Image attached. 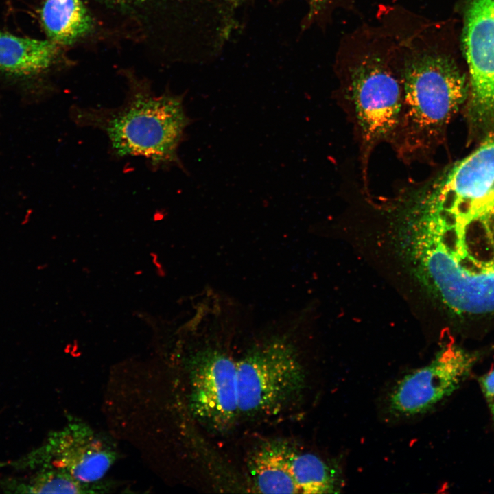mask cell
Masks as SVG:
<instances>
[{
	"instance_id": "obj_3",
	"label": "cell",
	"mask_w": 494,
	"mask_h": 494,
	"mask_svg": "<svg viewBox=\"0 0 494 494\" xmlns=\"http://www.w3.org/2000/svg\"><path fill=\"white\" fill-rule=\"evenodd\" d=\"M183 97L157 95L140 82H131L125 102L115 108L74 110L75 121L103 131L114 154L139 156L154 166L180 165L178 149L191 120Z\"/></svg>"
},
{
	"instance_id": "obj_15",
	"label": "cell",
	"mask_w": 494,
	"mask_h": 494,
	"mask_svg": "<svg viewBox=\"0 0 494 494\" xmlns=\"http://www.w3.org/2000/svg\"><path fill=\"white\" fill-rule=\"evenodd\" d=\"M24 472L28 474L1 479L0 489L17 493H102L110 489V484L104 480L85 483L54 468L41 467Z\"/></svg>"
},
{
	"instance_id": "obj_8",
	"label": "cell",
	"mask_w": 494,
	"mask_h": 494,
	"mask_svg": "<svg viewBox=\"0 0 494 494\" xmlns=\"http://www.w3.org/2000/svg\"><path fill=\"white\" fill-rule=\"evenodd\" d=\"M445 211L455 233L467 237L472 225L494 224V140L440 173Z\"/></svg>"
},
{
	"instance_id": "obj_14",
	"label": "cell",
	"mask_w": 494,
	"mask_h": 494,
	"mask_svg": "<svg viewBox=\"0 0 494 494\" xmlns=\"http://www.w3.org/2000/svg\"><path fill=\"white\" fill-rule=\"evenodd\" d=\"M44 30L58 45H71L91 33L94 21L82 0H45L40 10Z\"/></svg>"
},
{
	"instance_id": "obj_13",
	"label": "cell",
	"mask_w": 494,
	"mask_h": 494,
	"mask_svg": "<svg viewBox=\"0 0 494 494\" xmlns=\"http://www.w3.org/2000/svg\"><path fill=\"white\" fill-rule=\"evenodd\" d=\"M58 47L48 39L21 37L0 31V71L21 76L43 72L54 63Z\"/></svg>"
},
{
	"instance_id": "obj_7",
	"label": "cell",
	"mask_w": 494,
	"mask_h": 494,
	"mask_svg": "<svg viewBox=\"0 0 494 494\" xmlns=\"http://www.w3.org/2000/svg\"><path fill=\"white\" fill-rule=\"evenodd\" d=\"M118 457L115 445L87 423L71 419L60 429L49 434L37 448L9 466L23 472L37 468H54L85 483H97Z\"/></svg>"
},
{
	"instance_id": "obj_1",
	"label": "cell",
	"mask_w": 494,
	"mask_h": 494,
	"mask_svg": "<svg viewBox=\"0 0 494 494\" xmlns=\"http://www.w3.org/2000/svg\"><path fill=\"white\" fill-rule=\"evenodd\" d=\"M149 49L174 61L215 58L241 25L246 0H93Z\"/></svg>"
},
{
	"instance_id": "obj_9",
	"label": "cell",
	"mask_w": 494,
	"mask_h": 494,
	"mask_svg": "<svg viewBox=\"0 0 494 494\" xmlns=\"http://www.w3.org/2000/svg\"><path fill=\"white\" fill-rule=\"evenodd\" d=\"M191 412L209 430L224 432L239 414L237 362L222 349L209 344L189 362Z\"/></svg>"
},
{
	"instance_id": "obj_11",
	"label": "cell",
	"mask_w": 494,
	"mask_h": 494,
	"mask_svg": "<svg viewBox=\"0 0 494 494\" xmlns=\"http://www.w3.org/2000/svg\"><path fill=\"white\" fill-rule=\"evenodd\" d=\"M463 33L471 107L479 121L494 120V0H471Z\"/></svg>"
},
{
	"instance_id": "obj_12",
	"label": "cell",
	"mask_w": 494,
	"mask_h": 494,
	"mask_svg": "<svg viewBox=\"0 0 494 494\" xmlns=\"http://www.w3.org/2000/svg\"><path fill=\"white\" fill-rule=\"evenodd\" d=\"M293 447L285 441L263 443L250 454L248 469L254 488L262 493H299L291 467Z\"/></svg>"
},
{
	"instance_id": "obj_17",
	"label": "cell",
	"mask_w": 494,
	"mask_h": 494,
	"mask_svg": "<svg viewBox=\"0 0 494 494\" xmlns=\"http://www.w3.org/2000/svg\"><path fill=\"white\" fill-rule=\"evenodd\" d=\"M491 418L494 421V368L478 379Z\"/></svg>"
},
{
	"instance_id": "obj_18",
	"label": "cell",
	"mask_w": 494,
	"mask_h": 494,
	"mask_svg": "<svg viewBox=\"0 0 494 494\" xmlns=\"http://www.w3.org/2000/svg\"><path fill=\"white\" fill-rule=\"evenodd\" d=\"M309 5V17L311 18L322 11L332 0H306Z\"/></svg>"
},
{
	"instance_id": "obj_6",
	"label": "cell",
	"mask_w": 494,
	"mask_h": 494,
	"mask_svg": "<svg viewBox=\"0 0 494 494\" xmlns=\"http://www.w3.org/2000/svg\"><path fill=\"white\" fill-rule=\"evenodd\" d=\"M239 414L270 417L285 410L305 389L306 374L298 351L285 336L251 346L237 362Z\"/></svg>"
},
{
	"instance_id": "obj_5",
	"label": "cell",
	"mask_w": 494,
	"mask_h": 494,
	"mask_svg": "<svg viewBox=\"0 0 494 494\" xmlns=\"http://www.w3.org/2000/svg\"><path fill=\"white\" fill-rule=\"evenodd\" d=\"M449 228L424 226L419 257L423 274L440 300L451 311L467 315L494 312V259L479 260L468 246L448 242Z\"/></svg>"
},
{
	"instance_id": "obj_4",
	"label": "cell",
	"mask_w": 494,
	"mask_h": 494,
	"mask_svg": "<svg viewBox=\"0 0 494 494\" xmlns=\"http://www.w3.org/2000/svg\"><path fill=\"white\" fill-rule=\"evenodd\" d=\"M338 99L352 125L358 147L363 187H368V165L375 148L392 141L402 104L398 71L377 56L351 65L342 75Z\"/></svg>"
},
{
	"instance_id": "obj_10",
	"label": "cell",
	"mask_w": 494,
	"mask_h": 494,
	"mask_svg": "<svg viewBox=\"0 0 494 494\" xmlns=\"http://www.w3.org/2000/svg\"><path fill=\"white\" fill-rule=\"evenodd\" d=\"M478 355L449 345L427 365L405 375L392 388L390 410L403 416L422 414L450 396L469 375Z\"/></svg>"
},
{
	"instance_id": "obj_16",
	"label": "cell",
	"mask_w": 494,
	"mask_h": 494,
	"mask_svg": "<svg viewBox=\"0 0 494 494\" xmlns=\"http://www.w3.org/2000/svg\"><path fill=\"white\" fill-rule=\"evenodd\" d=\"M291 467L299 493H334L340 491V472L336 467L315 454L300 452L293 448Z\"/></svg>"
},
{
	"instance_id": "obj_2",
	"label": "cell",
	"mask_w": 494,
	"mask_h": 494,
	"mask_svg": "<svg viewBox=\"0 0 494 494\" xmlns=\"http://www.w3.org/2000/svg\"><path fill=\"white\" fill-rule=\"evenodd\" d=\"M402 104L390 145L406 164L428 163L467 97L464 75L450 59L419 53L398 72Z\"/></svg>"
}]
</instances>
